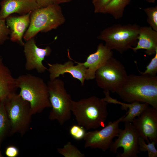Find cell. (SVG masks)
<instances>
[{
	"mask_svg": "<svg viewBox=\"0 0 157 157\" xmlns=\"http://www.w3.org/2000/svg\"><path fill=\"white\" fill-rule=\"evenodd\" d=\"M149 3H155L156 0H145Z\"/></svg>",
	"mask_w": 157,
	"mask_h": 157,
	"instance_id": "32",
	"label": "cell"
},
{
	"mask_svg": "<svg viewBox=\"0 0 157 157\" xmlns=\"http://www.w3.org/2000/svg\"><path fill=\"white\" fill-rule=\"evenodd\" d=\"M5 106L11 134L18 133L24 135L28 130L32 115L29 103L19 94L13 93L6 99Z\"/></svg>",
	"mask_w": 157,
	"mask_h": 157,
	"instance_id": "6",
	"label": "cell"
},
{
	"mask_svg": "<svg viewBox=\"0 0 157 157\" xmlns=\"http://www.w3.org/2000/svg\"><path fill=\"white\" fill-rule=\"evenodd\" d=\"M140 27L135 24H114L104 29L97 38L104 41L110 49L122 54L136 45Z\"/></svg>",
	"mask_w": 157,
	"mask_h": 157,
	"instance_id": "4",
	"label": "cell"
},
{
	"mask_svg": "<svg viewBox=\"0 0 157 157\" xmlns=\"http://www.w3.org/2000/svg\"><path fill=\"white\" fill-rule=\"evenodd\" d=\"M140 136L147 143H157V109L149 106L132 122Z\"/></svg>",
	"mask_w": 157,
	"mask_h": 157,
	"instance_id": "11",
	"label": "cell"
},
{
	"mask_svg": "<svg viewBox=\"0 0 157 157\" xmlns=\"http://www.w3.org/2000/svg\"><path fill=\"white\" fill-rule=\"evenodd\" d=\"M108 103L103 98L92 96L78 101L72 100L71 111L77 124L87 130L105 126Z\"/></svg>",
	"mask_w": 157,
	"mask_h": 157,
	"instance_id": "2",
	"label": "cell"
},
{
	"mask_svg": "<svg viewBox=\"0 0 157 157\" xmlns=\"http://www.w3.org/2000/svg\"><path fill=\"white\" fill-rule=\"evenodd\" d=\"M77 65H75L74 63L69 60L64 64L47 63L49 68L47 69L49 73L50 80H53L66 73L70 74L74 78L79 80L82 85H83L86 80V68L80 62L73 60Z\"/></svg>",
	"mask_w": 157,
	"mask_h": 157,
	"instance_id": "13",
	"label": "cell"
},
{
	"mask_svg": "<svg viewBox=\"0 0 157 157\" xmlns=\"http://www.w3.org/2000/svg\"><path fill=\"white\" fill-rule=\"evenodd\" d=\"M17 88L16 78L0 56V102L5 101L10 95L15 92Z\"/></svg>",
	"mask_w": 157,
	"mask_h": 157,
	"instance_id": "18",
	"label": "cell"
},
{
	"mask_svg": "<svg viewBox=\"0 0 157 157\" xmlns=\"http://www.w3.org/2000/svg\"><path fill=\"white\" fill-rule=\"evenodd\" d=\"M47 84L51 108L49 119L56 120L60 125H63L70 118L72 100L62 80L57 78L50 80Z\"/></svg>",
	"mask_w": 157,
	"mask_h": 157,
	"instance_id": "7",
	"label": "cell"
},
{
	"mask_svg": "<svg viewBox=\"0 0 157 157\" xmlns=\"http://www.w3.org/2000/svg\"><path fill=\"white\" fill-rule=\"evenodd\" d=\"M3 157V156L2 155L1 151L0 150V157Z\"/></svg>",
	"mask_w": 157,
	"mask_h": 157,
	"instance_id": "33",
	"label": "cell"
},
{
	"mask_svg": "<svg viewBox=\"0 0 157 157\" xmlns=\"http://www.w3.org/2000/svg\"><path fill=\"white\" fill-rule=\"evenodd\" d=\"M58 152L65 157H85V155L82 153L75 145L70 142H68L63 148H58Z\"/></svg>",
	"mask_w": 157,
	"mask_h": 157,
	"instance_id": "22",
	"label": "cell"
},
{
	"mask_svg": "<svg viewBox=\"0 0 157 157\" xmlns=\"http://www.w3.org/2000/svg\"><path fill=\"white\" fill-rule=\"evenodd\" d=\"M113 55L112 50L103 43H100L96 51L89 54L85 62L81 63L86 68V80L94 79L97 70L113 57Z\"/></svg>",
	"mask_w": 157,
	"mask_h": 157,
	"instance_id": "14",
	"label": "cell"
},
{
	"mask_svg": "<svg viewBox=\"0 0 157 157\" xmlns=\"http://www.w3.org/2000/svg\"><path fill=\"white\" fill-rule=\"evenodd\" d=\"M40 8L46 7L55 3V0H35Z\"/></svg>",
	"mask_w": 157,
	"mask_h": 157,
	"instance_id": "30",
	"label": "cell"
},
{
	"mask_svg": "<svg viewBox=\"0 0 157 157\" xmlns=\"http://www.w3.org/2000/svg\"><path fill=\"white\" fill-rule=\"evenodd\" d=\"M65 21L59 5L54 4L38 8L31 13L30 24L23 38L26 41L34 38L40 32H46L56 29Z\"/></svg>",
	"mask_w": 157,
	"mask_h": 157,
	"instance_id": "5",
	"label": "cell"
},
{
	"mask_svg": "<svg viewBox=\"0 0 157 157\" xmlns=\"http://www.w3.org/2000/svg\"><path fill=\"white\" fill-rule=\"evenodd\" d=\"M132 103V107L128 109L121 122H132L134 118L139 116L149 106L147 103L138 101Z\"/></svg>",
	"mask_w": 157,
	"mask_h": 157,
	"instance_id": "20",
	"label": "cell"
},
{
	"mask_svg": "<svg viewBox=\"0 0 157 157\" xmlns=\"http://www.w3.org/2000/svg\"><path fill=\"white\" fill-rule=\"evenodd\" d=\"M112 0H92L95 13H102L106 6Z\"/></svg>",
	"mask_w": 157,
	"mask_h": 157,
	"instance_id": "28",
	"label": "cell"
},
{
	"mask_svg": "<svg viewBox=\"0 0 157 157\" xmlns=\"http://www.w3.org/2000/svg\"><path fill=\"white\" fill-rule=\"evenodd\" d=\"M141 74L149 76H156L157 72V51L154 57L146 67V69L144 72L139 71Z\"/></svg>",
	"mask_w": 157,
	"mask_h": 157,
	"instance_id": "26",
	"label": "cell"
},
{
	"mask_svg": "<svg viewBox=\"0 0 157 157\" xmlns=\"http://www.w3.org/2000/svg\"><path fill=\"white\" fill-rule=\"evenodd\" d=\"M131 49L134 52L143 49L148 55L155 54L157 51V31L150 26H140L137 44Z\"/></svg>",
	"mask_w": 157,
	"mask_h": 157,
	"instance_id": "17",
	"label": "cell"
},
{
	"mask_svg": "<svg viewBox=\"0 0 157 157\" xmlns=\"http://www.w3.org/2000/svg\"><path fill=\"white\" fill-rule=\"evenodd\" d=\"M31 12L19 16L10 15L5 19L6 24L10 30V39L12 42L24 46L22 38L29 26Z\"/></svg>",
	"mask_w": 157,
	"mask_h": 157,
	"instance_id": "16",
	"label": "cell"
},
{
	"mask_svg": "<svg viewBox=\"0 0 157 157\" xmlns=\"http://www.w3.org/2000/svg\"><path fill=\"white\" fill-rule=\"evenodd\" d=\"M24 45V51L26 59V69L28 71L36 69L39 73L44 72L47 68L43 64L45 58L49 56L52 50L47 46L44 48L36 45L34 37L26 41Z\"/></svg>",
	"mask_w": 157,
	"mask_h": 157,
	"instance_id": "12",
	"label": "cell"
},
{
	"mask_svg": "<svg viewBox=\"0 0 157 157\" xmlns=\"http://www.w3.org/2000/svg\"><path fill=\"white\" fill-rule=\"evenodd\" d=\"M0 5V18L3 19L13 13L24 15L40 8L35 0H2Z\"/></svg>",
	"mask_w": 157,
	"mask_h": 157,
	"instance_id": "15",
	"label": "cell"
},
{
	"mask_svg": "<svg viewBox=\"0 0 157 157\" xmlns=\"http://www.w3.org/2000/svg\"><path fill=\"white\" fill-rule=\"evenodd\" d=\"M124 128L120 129L117 138L113 142L110 151L117 154L118 157H137L140 152L138 148L140 137L132 122H125Z\"/></svg>",
	"mask_w": 157,
	"mask_h": 157,
	"instance_id": "9",
	"label": "cell"
},
{
	"mask_svg": "<svg viewBox=\"0 0 157 157\" xmlns=\"http://www.w3.org/2000/svg\"><path fill=\"white\" fill-rule=\"evenodd\" d=\"M10 31L7 25L5 19L0 18V45L3 44L9 38Z\"/></svg>",
	"mask_w": 157,
	"mask_h": 157,
	"instance_id": "27",
	"label": "cell"
},
{
	"mask_svg": "<svg viewBox=\"0 0 157 157\" xmlns=\"http://www.w3.org/2000/svg\"><path fill=\"white\" fill-rule=\"evenodd\" d=\"M16 83L20 89L19 94L29 103L32 115L51 107L47 84L42 78L31 74H24L16 78Z\"/></svg>",
	"mask_w": 157,
	"mask_h": 157,
	"instance_id": "3",
	"label": "cell"
},
{
	"mask_svg": "<svg viewBox=\"0 0 157 157\" xmlns=\"http://www.w3.org/2000/svg\"><path fill=\"white\" fill-rule=\"evenodd\" d=\"M85 129L78 124L72 125L69 129V133L72 137L76 140L83 139L86 132Z\"/></svg>",
	"mask_w": 157,
	"mask_h": 157,
	"instance_id": "25",
	"label": "cell"
},
{
	"mask_svg": "<svg viewBox=\"0 0 157 157\" xmlns=\"http://www.w3.org/2000/svg\"><path fill=\"white\" fill-rule=\"evenodd\" d=\"M156 143L154 142L147 144L144 140L140 137L138 139V148L140 151L148 152L149 157H157V150L155 147Z\"/></svg>",
	"mask_w": 157,
	"mask_h": 157,
	"instance_id": "23",
	"label": "cell"
},
{
	"mask_svg": "<svg viewBox=\"0 0 157 157\" xmlns=\"http://www.w3.org/2000/svg\"><path fill=\"white\" fill-rule=\"evenodd\" d=\"M116 93L124 101L146 103L157 109V76L128 75Z\"/></svg>",
	"mask_w": 157,
	"mask_h": 157,
	"instance_id": "1",
	"label": "cell"
},
{
	"mask_svg": "<svg viewBox=\"0 0 157 157\" xmlns=\"http://www.w3.org/2000/svg\"><path fill=\"white\" fill-rule=\"evenodd\" d=\"M72 0H55V3L59 5L62 3L70 2Z\"/></svg>",
	"mask_w": 157,
	"mask_h": 157,
	"instance_id": "31",
	"label": "cell"
},
{
	"mask_svg": "<svg viewBox=\"0 0 157 157\" xmlns=\"http://www.w3.org/2000/svg\"><path fill=\"white\" fill-rule=\"evenodd\" d=\"M128 76L123 64L112 57L97 70L95 78L97 85L104 91L115 93Z\"/></svg>",
	"mask_w": 157,
	"mask_h": 157,
	"instance_id": "8",
	"label": "cell"
},
{
	"mask_svg": "<svg viewBox=\"0 0 157 157\" xmlns=\"http://www.w3.org/2000/svg\"><path fill=\"white\" fill-rule=\"evenodd\" d=\"M5 101L0 102V145L7 132L9 131V124L5 106Z\"/></svg>",
	"mask_w": 157,
	"mask_h": 157,
	"instance_id": "21",
	"label": "cell"
},
{
	"mask_svg": "<svg viewBox=\"0 0 157 157\" xmlns=\"http://www.w3.org/2000/svg\"><path fill=\"white\" fill-rule=\"evenodd\" d=\"M131 0H112L106 6L102 13L109 14L116 19H119L123 16L126 7Z\"/></svg>",
	"mask_w": 157,
	"mask_h": 157,
	"instance_id": "19",
	"label": "cell"
},
{
	"mask_svg": "<svg viewBox=\"0 0 157 157\" xmlns=\"http://www.w3.org/2000/svg\"><path fill=\"white\" fill-rule=\"evenodd\" d=\"M5 154L8 157H16L19 155V150L15 146L10 145L6 148Z\"/></svg>",
	"mask_w": 157,
	"mask_h": 157,
	"instance_id": "29",
	"label": "cell"
},
{
	"mask_svg": "<svg viewBox=\"0 0 157 157\" xmlns=\"http://www.w3.org/2000/svg\"><path fill=\"white\" fill-rule=\"evenodd\" d=\"M143 10L147 16V21L149 26L157 31V6L147 7Z\"/></svg>",
	"mask_w": 157,
	"mask_h": 157,
	"instance_id": "24",
	"label": "cell"
},
{
	"mask_svg": "<svg viewBox=\"0 0 157 157\" xmlns=\"http://www.w3.org/2000/svg\"><path fill=\"white\" fill-rule=\"evenodd\" d=\"M124 115L113 122H108L99 130L86 132L83 139L84 147L98 149L104 152L109 149L113 139L118 136L120 129L119 124Z\"/></svg>",
	"mask_w": 157,
	"mask_h": 157,
	"instance_id": "10",
	"label": "cell"
}]
</instances>
